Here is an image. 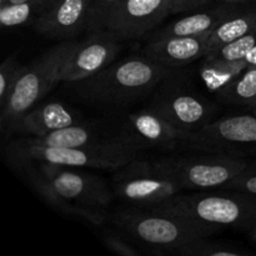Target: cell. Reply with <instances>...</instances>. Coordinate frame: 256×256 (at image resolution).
<instances>
[{"label": "cell", "mask_w": 256, "mask_h": 256, "mask_svg": "<svg viewBox=\"0 0 256 256\" xmlns=\"http://www.w3.org/2000/svg\"><path fill=\"white\" fill-rule=\"evenodd\" d=\"M78 169L38 162L18 168L28 184L50 206L102 226L114 192L102 176Z\"/></svg>", "instance_id": "obj_1"}, {"label": "cell", "mask_w": 256, "mask_h": 256, "mask_svg": "<svg viewBox=\"0 0 256 256\" xmlns=\"http://www.w3.org/2000/svg\"><path fill=\"white\" fill-rule=\"evenodd\" d=\"M178 70L144 54L132 55L74 84L85 102L120 108L152 94L162 80Z\"/></svg>", "instance_id": "obj_2"}, {"label": "cell", "mask_w": 256, "mask_h": 256, "mask_svg": "<svg viewBox=\"0 0 256 256\" xmlns=\"http://www.w3.org/2000/svg\"><path fill=\"white\" fill-rule=\"evenodd\" d=\"M112 222L128 238L158 255H174L184 245L215 232L160 208L130 205L115 212Z\"/></svg>", "instance_id": "obj_3"}, {"label": "cell", "mask_w": 256, "mask_h": 256, "mask_svg": "<svg viewBox=\"0 0 256 256\" xmlns=\"http://www.w3.org/2000/svg\"><path fill=\"white\" fill-rule=\"evenodd\" d=\"M155 208L174 212L212 232L220 228L250 230L256 225V195L238 190L179 192Z\"/></svg>", "instance_id": "obj_4"}, {"label": "cell", "mask_w": 256, "mask_h": 256, "mask_svg": "<svg viewBox=\"0 0 256 256\" xmlns=\"http://www.w3.org/2000/svg\"><path fill=\"white\" fill-rule=\"evenodd\" d=\"M140 152L142 150L119 139L96 146L62 148L32 144L24 136H20L5 146L6 160L16 169L24 164L38 162L79 169L118 170L136 159Z\"/></svg>", "instance_id": "obj_5"}, {"label": "cell", "mask_w": 256, "mask_h": 256, "mask_svg": "<svg viewBox=\"0 0 256 256\" xmlns=\"http://www.w3.org/2000/svg\"><path fill=\"white\" fill-rule=\"evenodd\" d=\"M76 44L75 40L59 42L32 62L24 65L9 99L0 109L2 132H10L25 112L36 106L50 90L62 82V69Z\"/></svg>", "instance_id": "obj_6"}, {"label": "cell", "mask_w": 256, "mask_h": 256, "mask_svg": "<svg viewBox=\"0 0 256 256\" xmlns=\"http://www.w3.org/2000/svg\"><path fill=\"white\" fill-rule=\"evenodd\" d=\"M149 108L184 134L202 129L218 119L219 108L200 94L182 69L165 78L152 90Z\"/></svg>", "instance_id": "obj_7"}, {"label": "cell", "mask_w": 256, "mask_h": 256, "mask_svg": "<svg viewBox=\"0 0 256 256\" xmlns=\"http://www.w3.org/2000/svg\"><path fill=\"white\" fill-rule=\"evenodd\" d=\"M114 196L139 208L164 204L182 190L172 170L162 160L134 159L116 170L112 176Z\"/></svg>", "instance_id": "obj_8"}, {"label": "cell", "mask_w": 256, "mask_h": 256, "mask_svg": "<svg viewBox=\"0 0 256 256\" xmlns=\"http://www.w3.org/2000/svg\"><path fill=\"white\" fill-rule=\"evenodd\" d=\"M179 148L248 158L256 155V114L218 118L202 129L182 135Z\"/></svg>", "instance_id": "obj_9"}, {"label": "cell", "mask_w": 256, "mask_h": 256, "mask_svg": "<svg viewBox=\"0 0 256 256\" xmlns=\"http://www.w3.org/2000/svg\"><path fill=\"white\" fill-rule=\"evenodd\" d=\"M196 152L194 155L162 159L182 189H224L225 185L250 164L248 158L216 152Z\"/></svg>", "instance_id": "obj_10"}, {"label": "cell", "mask_w": 256, "mask_h": 256, "mask_svg": "<svg viewBox=\"0 0 256 256\" xmlns=\"http://www.w3.org/2000/svg\"><path fill=\"white\" fill-rule=\"evenodd\" d=\"M112 134L120 142L139 150L179 146L184 132L148 106L146 109L126 112L116 119Z\"/></svg>", "instance_id": "obj_11"}, {"label": "cell", "mask_w": 256, "mask_h": 256, "mask_svg": "<svg viewBox=\"0 0 256 256\" xmlns=\"http://www.w3.org/2000/svg\"><path fill=\"white\" fill-rule=\"evenodd\" d=\"M120 40L108 29L89 32L70 52L62 69V82L74 84L109 66L122 49Z\"/></svg>", "instance_id": "obj_12"}, {"label": "cell", "mask_w": 256, "mask_h": 256, "mask_svg": "<svg viewBox=\"0 0 256 256\" xmlns=\"http://www.w3.org/2000/svg\"><path fill=\"white\" fill-rule=\"evenodd\" d=\"M170 14V0H122L110 12L106 29L122 40L140 39Z\"/></svg>", "instance_id": "obj_13"}, {"label": "cell", "mask_w": 256, "mask_h": 256, "mask_svg": "<svg viewBox=\"0 0 256 256\" xmlns=\"http://www.w3.org/2000/svg\"><path fill=\"white\" fill-rule=\"evenodd\" d=\"M86 20L88 0H52L32 26L48 39L66 42L86 30Z\"/></svg>", "instance_id": "obj_14"}, {"label": "cell", "mask_w": 256, "mask_h": 256, "mask_svg": "<svg viewBox=\"0 0 256 256\" xmlns=\"http://www.w3.org/2000/svg\"><path fill=\"white\" fill-rule=\"evenodd\" d=\"M210 34L196 36H152L145 45L142 54L170 68L182 69L206 54Z\"/></svg>", "instance_id": "obj_15"}, {"label": "cell", "mask_w": 256, "mask_h": 256, "mask_svg": "<svg viewBox=\"0 0 256 256\" xmlns=\"http://www.w3.org/2000/svg\"><path fill=\"white\" fill-rule=\"evenodd\" d=\"M82 114L62 102H46L38 104L12 128L10 134L15 132L22 136H42L54 130L82 122Z\"/></svg>", "instance_id": "obj_16"}, {"label": "cell", "mask_w": 256, "mask_h": 256, "mask_svg": "<svg viewBox=\"0 0 256 256\" xmlns=\"http://www.w3.org/2000/svg\"><path fill=\"white\" fill-rule=\"evenodd\" d=\"M244 4L222 2L215 6H204L192 10V12L170 22L162 30H158L152 36H196L210 34L225 19L236 12Z\"/></svg>", "instance_id": "obj_17"}, {"label": "cell", "mask_w": 256, "mask_h": 256, "mask_svg": "<svg viewBox=\"0 0 256 256\" xmlns=\"http://www.w3.org/2000/svg\"><path fill=\"white\" fill-rule=\"evenodd\" d=\"M24 138L32 144L62 148L96 146V145L106 144V142L116 139L112 132L106 135L102 132H99L96 126L86 124L85 122L54 130V132H50L42 136Z\"/></svg>", "instance_id": "obj_18"}, {"label": "cell", "mask_w": 256, "mask_h": 256, "mask_svg": "<svg viewBox=\"0 0 256 256\" xmlns=\"http://www.w3.org/2000/svg\"><path fill=\"white\" fill-rule=\"evenodd\" d=\"M244 5L210 32L205 56L256 29V5L250 8Z\"/></svg>", "instance_id": "obj_19"}, {"label": "cell", "mask_w": 256, "mask_h": 256, "mask_svg": "<svg viewBox=\"0 0 256 256\" xmlns=\"http://www.w3.org/2000/svg\"><path fill=\"white\" fill-rule=\"evenodd\" d=\"M249 65L244 59L226 62V60L205 59L200 64L199 75L202 82L210 92L215 95L232 82L239 74H242Z\"/></svg>", "instance_id": "obj_20"}, {"label": "cell", "mask_w": 256, "mask_h": 256, "mask_svg": "<svg viewBox=\"0 0 256 256\" xmlns=\"http://www.w3.org/2000/svg\"><path fill=\"white\" fill-rule=\"evenodd\" d=\"M222 102L234 106L256 108V66H249L216 94Z\"/></svg>", "instance_id": "obj_21"}, {"label": "cell", "mask_w": 256, "mask_h": 256, "mask_svg": "<svg viewBox=\"0 0 256 256\" xmlns=\"http://www.w3.org/2000/svg\"><path fill=\"white\" fill-rule=\"evenodd\" d=\"M52 0H25L0 6V22L4 29L32 25Z\"/></svg>", "instance_id": "obj_22"}, {"label": "cell", "mask_w": 256, "mask_h": 256, "mask_svg": "<svg viewBox=\"0 0 256 256\" xmlns=\"http://www.w3.org/2000/svg\"><path fill=\"white\" fill-rule=\"evenodd\" d=\"M174 255L179 256H244L246 250L224 242L209 240V236L200 238L178 249Z\"/></svg>", "instance_id": "obj_23"}, {"label": "cell", "mask_w": 256, "mask_h": 256, "mask_svg": "<svg viewBox=\"0 0 256 256\" xmlns=\"http://www.w3.org/2000/svg\"><path fill=\"white\" fill-rule=\"evenodd\" d=\"M256 46V29L249 34L244 35L240 39L234 40L229 44L224 45L216 52H212L205 59H216V60H226V62H234V60L244 59L248 52Z\"/></svg>", "instance_id": "obj_24"}, {"label": "cell", "mask_w": 256, "mask_h": 256, "mask_svg": "<svg viewBox=\"0 0 256 256\" xmlns=\"http://www.w3.org/2000/svg\"><path fill=\"white\" fill-rule=\"evenodd\" d=\"M25 64H20L15 56H8L0 65V109L9 99Z\"/></svg>", "instance_id": "obj_25"}, {"label": "cell", "mask_w": 256, "mask_h": 256, "mask_svg": "<svg viewBox=\"0 0 256 256\" xmlns=\"http://www.w3.org/2000/svg\"><path fill=\"white\" fill-rule=\"evenodd\" d=\"M120 2L122 0H88L86 32L106 29L108 18Z\"/></svg>", "instance_id": "obj_26"}, {"label": "cell", "mask_w": 256, "mask_h": 256, "mask_svg": "<svg viewBox=\"0 0 256 256\" xmlns=\"http://www.w3.org/2000/svg\"><path fill=\"white\" fill-rule=\"evenodd\" d=\"M224 189L238 190L256 195V162H250L246 169L235 176Z\"/></svg>", "instance_id": "obj_27"}, {"label": "cell", "mask_w": 256, "mask_h": 256, "mask_svg": "<svg viewBox=\"0 0 256 256\" xmlns=\"http://www.w3.org/2000/svg\"><path fill=\"white\" fill-rule=\"evenodd\" d=\"M104 242L112 252L124 256H138L142 254L139 249L134 246L132 242H128L122 234L108 232L104 234Z\"/></svg>", "instance_id": "obj_28"}, {"label": "cell", "mask_w": 256, "mask_h": 256, "mask_svg": "<svg viewBox=\"0 0 256 256\" xmlns=\"http://www.w3.org/2000/svg\"><path fill=\"white\" fill-rule=\"evenodd\" d=\"M212 0H170V14L192 12L208 6Z\"/></svg>", "instance_id": "obj_29"}, {"label": "cell", "mask_w": 256, "mask_h": 256, "mask_svg": "<svg viewBox=\"0 0 256 256\" xmlns=\"http://www.w3.org/2000/svg\"><path fill=\"white\" fill-rule=\"evenodd\" d=\"M244 60L246 62V64L249 66H256V46L252 48L249 52L246 54V56L244 58Z\"/></svg>", "instance_id": "obj_30"}, {"label": "cell", "mask_w": 256, "mask_h": 256, "mask_svg": "<svg viewBox=\"0 0 256 256\" xmlns=\"http://www.w3.org/2000/svg\"><path fill=\"white\" fill-rule=\"evenodd\" d=\"M249 238H250V240H252V242L256 245V225L249 230Z\"/></svg>", "instance_id": "obj_31"}, {"label": "cell", "mask_w": 256, "mask_h": 256, "mask_svg": "<svg viewBox=\"0 0 256 256\" xmlns=\"http://www.w3.org/2000/svg\"><path fill=\"white\" fill-rule=\"evenodd\" d=\"M222 2H232V4H246L252 0H220Z\"/></svg>", "instance_id": "obj_32"}, {"label": "cell", "mask_w": 256, "mask_h": 256, "mask_svg": "<svg viewBox=\"0 0 256 256\" xmlns=\"http://www.w3.org/2000/svg\"><path fill=\"white\" fill-rule=\"evenodd\" d=\"M8 2H9V0H0V6H2V5L6 4Z\"/></svg>", "instance_id": "obj_33"}, {"label": "cell", "mask_w": 256, "mask_h": 256, "mask_svg": "<svg viewBox=\"0 0 256 256\" xmlns=\"http://www.w3.org/2000/svg\"><path fill=\"white\" fill-rule=\"evenodd\" d=\"M25 2V0H9L8 2Z\"/></svg>", "instance_id": "obj_34"}, {"label": "cell", "mask_w": 256, "mask_h": 256, "mask_svg": "<svg viewBox=\"0 0 256 256\" xmlns=\"http://www.w3.org/2000/svg\"><path fill=\"white\" fill-rule=\"evenodd\" d=\"M252 112H254V114H256V108H255V109H252Z\"/></svg>", "instance_id": "obj_35"}]
</instances>
